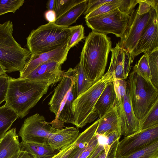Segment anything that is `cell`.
Here are the masks:
<instances>
[{
	"mask_svg": "<svg viewBox=\"0 0 158 158\" xmlns=\"http://www.w3.org/2000/svg\"><path fill=\"white\" fill-rule=\"evenodd\" d=\"M158 125V100L144 116L139 120L138 131H141Z\"/></svg>",
	"mask_w": 158,
	"mask_h": 158,
	"instance_id": "cell-26",
	"label": "cell"
},
{
	"mask_svg": "<svg viewBox=\"0 0 158 158\" xmlns=\"http://www.w3.org/2000/svg\"><path fill=\"white\" fill-rule=\"evenodd\" d=\"M71 35L68 42L69 48H71L77 45L84 37V29L81 25L70 27Z\"/></svg>",
	"mask_w": 158,
	"mask_h": 158,
	"instance_id": "cell-34",
	"label": "cell"
},
{
	"mask_svg": "<svg viewBox=\"0 0 158 158\" xmlns=\"http://www.w3.org/2000/svg\"><path fill=\"white\" fill-rule=\"evenodd\" d=\"M99 118L84 131L80 133L76 140V145L67 158H88L96 148L98 141L95 135Z\"/></svg>",
	"mask_w": 158,
	"mask_h": 158,
	"instance_id": "cell-13",
	"label": "cell"
},
{
	"mask_svg": "<svg viewBox=\"0 0 158 158\" xmlns=\"http://www.w3.org/2000/svg\"><path fill=\"white\" fill-rule=\"evenodd\" d=\"M55 127L47 122L43 115L36 113L24 120L18 135L22 143L47 142L49 135Z\"/></svg>",
	"mask_w": 158,
	"mask_h": 158,
	"instance_id": "cell-9",
	"label": "cell"
},
{
	"mask_svg": "<svg viewBox=\"0 0 158 158\" xmlns=\"http://www.w3.org/2000/svg\"><path fill=\"white\" fill-rule=\"evenodd\" d=\"M88 0H83L77 4L61 16L57 18L55 23L63 27H70L85 11Z\"/></svg>",
	"mask_w": 158,
	"mask_h": 158,
	"instance_id": "cell-24",
	"label": "cell"
},
{
	"mask_svg": "<svg viewBox=\"0 0 158 158\" xmlns=\"http://www.w3.org/2000/svg\"><path fill=\"white\" fill-rule=\"evenodd\" d=\"M117 103L121 135L125 137L135 133L139 130V120L133 111L127 89L122 102Z\"/></svg>",
	"mask_w": 158,
	"mask_h": 158,
	"instance_id": "cell-15",
	"label": "cell"
},
{
	"mask_svg": "<svg viewBox=\"0 0 158 158\" xmlns=\"http://www.w3.org/2000/svg\"><path fill=\"white\" fill-rule=\"evenodd\" d=\"M158 14H156L142 32L131 55L134 58L142 53L145 56L158 49Z\"/></svg>",
	"mask_w": 158,
	"mask_h": 158,
	"instance_id": "cell-12",
	"label": "cell"
},
{
	"mask_svg": "<svg viewBox=\"0 0 158 158\" xmlns=\"http://www.w3.org/2000/svg\"><path fill=\"white\" fill-rule=\"evenodd\" d=\"M76 67L77 68V73L76 85L77 97L88 89L93 84L86 77L82 66L79 62Z\"/></svg>",
	"mask_w": 158,
	"mask_h": 158,
	"instance_id": "cell-28",
	"label": "cell"
},
{
	"mask_svg": "<svg viewBox=\"0 0 158 158\" xmlns=\"http://www.w3.org/2000/svg\"><path fill=\"white\" fill-rule=\"evenodd\" d=\"M6 73L4 68L0 63V76L6 74Z\"/></svg>",
	"mask_w": 158,
	"mask_h": 158,
	"instance_id": "cell-45",
	"label": "cell"
},
{
	"mask_svg": "<svg viewBox=\"0 0 158 158\" xmlns=\"http://www.w3.org/2000/svg\"><path fill=\"white\" fill-rule=\"evenodd\" d=\"M20 144V150L26 151L33 158H51L59 151L54 150L47 142H21Z\"/></svg>",
	"mask_w": 158,
	"mask_h": 158,
	"instance_id": "cell-22",
	"label": "cell"
},
{
	"mask_svg": "<svg viewBox=\"0 0 158 158\" xmlns=\"http://www.w3.org/2000/svg\"><path fill=\"white\" fill-rule=\"evenodd\" d=\"M138 13L139 15L148 13L153 7H158L157 0H138Z\"/></svg>",
	"mask_w": 158,
	"mask_h": 158,
	"instance_id": "cell-36",
	"label": "cell"
},
{
	"mask_svg": "<svg viewBox=\"0 0 158 158\" xmlns=\"http://www.w3.org/2000/svg\"><path fill=\"white\" fill-rule=\"evenodd\" d=\"M110 66L107 72L115 78L126 80L129 76L134 60L126 50L120 47L118 44L112 48Z\"/></svg>",
	"mask_w": 158,
	"mask_h": 158,
	"instance_id": "cell-11",
	"label": "cell"
},
{
	"mask_svg": "<svg viewBox=\"0 0 158 158\" xmlns=\"http://www.w3.org/2000/svg\"><path fill=\"white\" fill-rule=\"evenodd\" d=\"M50 82L9 77L5 104L23 118L47 93Z\"/></svg>",
	"mask_w": 158,
	"mask_h": 158,
	"instance_id": "cell-1",
	"label": "cell"
},
{
	"mask_svg": "<svg viewBox=\"0 0 158 158\" xmlns=\"http://www.w3.org/2000/svg\"><path fill=\"white\" fill-rule=\"evenodd\" d=\"M79 133L78 129L73 127H56L50 133L47 142L54 150L60 151L74 142Z\"/></svg>",
	"mask_w": 158,
	"mask_h": 158,
	"instance_id": "cell-18",
	"label": "cell"
},
{
	"mask_svg": "<svg viewBox=\"0 0 158 158\" xmlns=\"http://www.w3.org/2000/svg\"><path fill=\"white\" fill-rule=\"evenodd\" d=\"M130 15L118 8L107 13L85 19L87 26L94 31L106 35L111 33L120 38L124 33Z\"/></svg>",
	"mask_w": 158,
	"mask_h": 158,
	"instance_id": "cell-7",
	"label": "cell"
},
{
	"mask_svg": "<svg viewBox=\"0 0 158 158\" xmlns=\"http://www.w3.org/2000/svg\"><path fill=\"white\" fill-rule=\"evenodd\" d=\"M13 32L11 21L0 24V63L9 73L21 71L31 55L14 39Z\"/></svg>",
	"mask_w": 158,
	"mask_h": 158,
	"instance_id": "cell-4",
	"label": "cell"
},
{
	"mask_svg": "<svg viewBox=\"0 0 158 158\" xmlns=\"http://www.w3.org/2000/svg\"><path fill=\"white\" fill-rule=\"evenodd\" d=\"M44 16L45 19L48 23H55L57 18L55 12L52 10H48L46 11Z\"/></svg>",
	"mask_w": 158,
	"mask_h": 158,
	"instance_id": "cell-40",
	"label": "cell"
},
{
	"mask_svg": "<svg viewBox=\"0 0 158 158\" xmlns=\"http://www.w3.org/2000/svg\"><path fill=\"white\" fill-rule=\"evenodd\" d=\"M70 49L66 44L48 52L36 55H31L20 72L19 77L24 78L38 66L50 60H54L63 64L67 60Z\"/></svg>",
	"mask_w": 158,
	"mask_h": 158,
	"instance_id": "cell-14",
	"label": "cell"
},
{
	"mask_svg": "<svg viewBox=\"0 0 158 158\" xmlns=\"http://www.w3.org/2000/svg\"><path fill=\"white\" fill-rule=\"evenodd\" d=\"M158 140V125L125 137L119 141L116 158L127 156L148 146Z\"/></svg>",
	"mask_w": 158,
	"mask_h": 158,
	"instance_id": "cell-10",
	"label": "cell"
},
{
	"mask_svg": "<svg viewBox=\"0 0 158 158\" xmlns=\"http://www.w3.org/2000/svg\"><path fill=\"white\" fill-rule=\"evenodd\" d=\"M112 44L111 38L106 35L94 31L85 38L79 62L86 77L93 84L104 74Z\"/></svg>",
	"mask_w": 158,
	"mask_h": 158,
	"instance_id": "cell-2",
	"label": "cell"
},
{
	"mask_svg": "<svg viewBox=\"0 0 158 158\" xmlns=\"http://www.w3.org/2000/svg\"><path fill=\"white\" fill-rule=\"evenodd\" d=\"M123 0H110L94 10L85 17V19L95 17L121 8Z\"/></svg>",
	"mask_w": 158,
	"mask_h": 158,
	"instance_id": "cell-29",
	"label": "cell"
},
{
	"mask_svg": "<svg viewBox=\"0 0 158 158\" xmlns=\"http://www.w3.org/2000/svg\"><path fill=\"white\" fill-rule=\"evenodd\" d=\"M77 143L76 140L73 143L70 148L60 158H67L73 150L75 147Z\"/></svg>",
	"mask_w": 158,
	"mask_h": 158,
	"instance_id": "cell-44",
	"label": "cell"
},
{
	"mask_svg": "<svg viewBox=\"0 0 158 158\" xmlns=\"http://www.w3.org/2000/svg\"><path fill=\"white\" fill-rule=\"evenodd\" d=\"M10 158H33L27 152L25 151L20 150L18 153Z\"/></svg>",
	"mask_w": 158,
	"mask_h": 158,
	"instance_id": "cell-41",
	"label": "cell"
},
{
	"mask_svg": "<svg viewBox=\"0 0 158 158\" xmlns=\"http://www.w3.org/2000/svg\"><path fill=\"white\" fill-rule=\"evenodd\" d=\"M138 7L134 9L130 15L127 27L118 43L131 55L145 27L158 14V7H153L149 12L142 15L138 14Z\"/></svg>",
	"mask_w": 158,
	"mask_h": 158,
	"instance_id": "cell-8",
	"label": "cell"
},
{
	"mask_svg": "<svg viewBox=\"0 0 158 158\" xmlns=\"http://www.w3.org/2000/svg\"><path fill=\"white\" fill-rule=\"evenodd\" d=\"M20 150V144L16 128H13L0 139V158H10Z\"/></svg>",
	"mask_w": 158,
	"mask_h": 158,
	"instance_id": "cell-21",
	"label": "cell"
},
{
	"mask_svg": "<svg viewBox=\"0 0 158 158\" xmlns=\"http://www.w3.org/2000/svg\"><path fill=\"white\" fill-rule=\"evenodd\" d=\"M145 56L152 77V83L155 87L158 89V49Z\"/></svg>",
	"mask_w": 158,
	"mask_h": 158,
	"instance_id": "cell-30",
	"label": "cell"
},
{
	"mask_svg": "<svg viewBox=\"0 0 158 158\" xmlns=\"http://www.w3.org/2000/svg\"><path fill=\"white\" fill-rule=\"evenodd\" d=\"M77 68H69L64 72L60 81L54 89V93L48 103L49 110L56 118L58 114L62 102L69 90L77 75Z\"/></svg>",
	"mask_w": 158,
	"mask_h": 158,
	"instance_id": "cell-17",
	"label": "cell"
},
{
	"mask_svg": "<svg viewBox=\"0 0 158 158\" xmlns=\"http://www.w3.org/2000/svg\"><path fill=\"white\" fill-rule=\"evenodd\" d=\"M117 103L116 95L114 91L112 82L106 85L99 97L95 106V110L99 116H102Z\"/></svg>",
	"mask_w": 158,
	"mask_h": 158,
	"instance_id": "cell-23",
	"label": "cell"
},
{
	"mask_svg": "<svg viewBox=\"0 0 158 158\" xmlns=\"http://www.w3.org/2000/svg\"><path fill=\"white\" fill-rule=\"evenodd\" d=\"M83 0H56L54 11L57 18Z\"/></svg>",
	"mask_w": 158,
	"mask_h": 158,
	"instance_id": "cell-33",
	"label": "cell"
},
{
	"mask_svg": "<svg viewBox=\"0 0 158 158\" xmlns=\"http://www.w3.org/2000/svg\"><path fill=\"white\" fill-rule=\"evenodd\" d=\"M62 64L54 60H50L38 66L25 77L31 81L49 82L54 85L60 82L64 71L61 69Z\"/></svg>",
	"mask_w": 158,
	"mask_h": 158,
	"instance_id": "cell-16",
	"label": "cell"
},
{
	"mask_svg": "<svg viewBox=\"0 0 158 158\" xmlns=\"http://www.w3.org/2000/svg\"><path fill=\"white\" fill-rule=\"evenodd\" d=\"M119 158H158V140L138 151Z\"/></svg>",
	"mask_w": 158,
	"mask_h": 158,
	"instance_id": "cell-27",
	"label": "cell"
},
{
	"mask_svg": "<svg viewBox=\"0 0 158 158\" xmlns=\"http://www.w3.org/2000/svg\"><path fill=\"white\" fill-rule=\"evenodd\" d=\"M99 119L96 134L106 135L114 131L121 133L120 121L118 114L117 103L99 118Z\"/></svg>",
	"mask_w": 158,
	"mask_h": 158,
	"instance_id": "cell-20",
	"label": "cell"
},
{
	"mask_svg": "<svg viewBox=\"0 0 158 158\" xmlns=\"http://www.w3.org/2000/svg\"><path fill=\"white\" fill-rule=\"evenodd\" d=\"M133 71L152 82V77L147 59L145 55L141 57L137 63L135 65Z\"/></svg>",
	"mask_w": 158,
	"mask_h": 158,
	"instance_id": "cell-31",
	"label": "cell"
},
{
	"mask_svg": "<svg viewBox=\"0 0 158 158\" xmlns=\"http://www.w3.org/2000/svg\"><path fill=\"white\" fill-rule=\"evenodd\" d=\"M127 81L133 110L139 120L158 100V89L133 71L129 75Z\"/></svg>",
	"mask_w": 158,
	"mask_h": 158,
	"instance_id": "cell-6",
	"label": "cell"
},
{
	"mask_svg": "<svg viewBox=\"0 0 158 158\" xmlns=\"http://www.w3.org/2000/svg\"><path fill=\"white\" fill-rule=\"evenodd\" d=\"M18 118L16 113L5 104L0 107V139Z\"/></svg>",
	"mask_w": 158,
	"mask_h": 158,
	"instance_id": "cell-25",
	"label": "cell"
},
{
	"mask_svg": "<svg viewBox=\"0 0 158 158\" xmlns=\"http://www.w3.org/2000/svg\"><path fill=\"white\" fill-rule=\"evenodd\" d=\"M9 79V77L6 74L0 76V105L5 100Z\"/></svg>",
	"mask_w": 158,
	"mask_h": 158,
	"instance_id": "cell-38",
	"label": "cell"
},
{
	"mask_svg": "<svg viewBox=\"0 0 158 158\" xmlns=\"http://www.w3.org/2000/svg\"><path fill=\"white\" fill-rule=\"evenodd\" d=\"M24 2V0H0V16L9 12L15 13Z\"/></svg>",
	"mask_w": 158,
	"mask_h": 158,
	"instance_id": "cell-32",
	"label": "cell"
},
{
	"mask_svg": "<svg viewBox=\"0 0 158 158\" xmlns=\"http://www.w3.org/2000/svg\"><path fill=\"white\" fill-rule=\"evenodd\" d=\"M71 35L70 27L48 23L31 32L27 38V46L31 55H38L68 44Z\"/></svg>",
	"mask_w": 158,
	"mask_h": 158,
	"instance_id": "cell-3",
	"label": "cell"
},
{
	"mask_svg": "<svg viewBox=\"0 0 158 158\" xmlns=\"http://www.w3.org/2000/svg\"><path fill=\"white\" fill-rule=\"evenodd\" d=\"M114 91L117 99V103H120L123 100L127 89L126 80L114 79L112 81Z\"/></svg>",
	"mask_w": 158,
	"mask_h": 158,
	"instance_id": "cell-35",
	"label": "cell"
},
{
	"mask_svg": "<svg viewBox=\"0 0 158 158\" xmlns=\"http://www.w3.org/2000/svg\"><path fill=\"white\" fill-rule=\"evenodd\" d=\"M119 139H118L111 145H107L97 158H116V152Z\"/></svg>",
	"mask_w": 158,
	"mask_h": 158,
	"instance_id": "cell-37",
	"label": "cell"
},
{
	"mask_svg": "<svg viewBox=\"0 0 158 158\" xmlns=\"http://www.w3.org/2000/svg\"><path fill=\"white\" fill-rule=\"evenodd\" d=\"M113 80L112 76L106 72L73 101L72 112L74 119V125L77 128L83 127L99 117L95 111V105L107 84Z\"/></svg>",
	"mask_w": 158,
	"mask_h": 158,
	"instance_id": "cell-5",
	"label": "cell"
},
{
	"mask_svg": "<svg viewBox=\"0 0 158 158\" xmlns=\"http://www.w3.org/2000/svg\"><path fill=\"white\" fill-rule=\"evenodd\" d=\"M73 143L68 145L66 147L59 151L58 153L51 158H60L71 147Z\"/></svg>",
	"mask_w": 158,
	"mask_h": 158,
	"instance_id": "cell-42",
	"label": "cell"
},
{
	"mask_svg": "<svg viewBox=\"0 0 158 158\" xmlns=\"http://www.w3.org/2000/svg\"><path fill=\"white\" fill-rule=\"evenodd\" d=\"M110 0H88L86 10L84 14L85 15Z\"/></svg>",
	"mask_w": 158,
	"mask_h": 158,
	"instance_id": "cell-39",
	"label": "cell"
},
{
	"mask_svg": "<svg viewBox=\"0 0 158 158\" xmlns=\"http://www.w3.org/2000/svg\"><path fill=\"white\" fill-rule=\"evenodd\" d=\"M76 78L61 104L57 116L52 121L54 124L60 126L64 123L74 125V119L72 112L73 101L77 98L76 85Z\"/></svg>",
	"mask_w": 158,
	"mask_h": 158,
	"instance_id": "cell-19",
	"label": "cell"
},
{
	"mask_svg": "<svg viewBox=\"0 0 158 158\" xmlns=\"http://www.w3.org/2000/svg\"><path fill=\"white\" fill-rule=\"evenodd\" d=\"M56 0H48L47 3V8L48 10H54Z\"/></svg>",
	"mask_w": 158,
	"mask_h": 158,
	"instance_id": "cell-43",
	"label": "cell"
}]
</instances>
